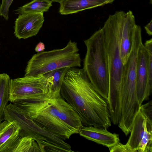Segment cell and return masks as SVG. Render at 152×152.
I'll use <instances>...</instances> for the list:
<instances>
[{
    "label": "cell",
    "instance_id": "cell-8",
    "mask_svg": "<svg viewBox=\"0 0 152 152\" xmlns=\"http://www.w3.org/2000/svg\"><path fill=\"white\" fill-rule=\"evenodd\" d=\"M4 120L16 123L20 128L19 134L21 137H30L38 143L41 142L44 139L45 129L27 116L22 109L12 103H10L6 106Z\"/></svg>",
    "mask_w": 152,
    "mask_h": 152
},
{
    "label": "cell",
    "instance_id": "cell-6",
    "mask_svg": "<svg viewBox=\"0 0 152 152\" xmlns=\"http://www.w3.org/2000/svg\"><path fill=\"white\" fill-rule=\"evenodd\" d=\"M142 41L141 28L136 24L133 33L131 50L124 65L121 83V104L126 108L134 107L139 104L136 86L137 56Z\"/></svg>",
    "mask_w": 152,
    "mask_h": 152
},
{
    "label": "cell",
    "instance_id": "cell-22",
    "mask_svg": "<svg viewBox=\"0 0 152 152\" xmlns=\"http://www.w3.org/2000/svg\"><path fill=\"white\" fill-rule=\"evenodd\" d=\"M144 132L137 149L138 152H152V131L148 129L147 127L146 120L144 122Z\"/></svg>",
    "mask_w": 152,
    "mask_h": 152
},
{
    "label": "cell",
    "instance_id": "cell-29",
    "mask_svg": "<svg viewBox=\"0 0 152 152\" xmlns=\"http://www.w3.org/2000/svg\"><path fill=\"white\" fill-rule=\"evenodd\" d=\"M150 3L151 4L152 3V0H150Z\"/></svg>",
    "mask_w": 152,
    "mask_h": 152
},
{
    "label": "cell",
    "instance_id": "cell-15",
    "mask_svg": "<svg viewBox=\"0 0 152 152\" xmlns=\"http://www.w3.org/2000/svg\"><path fill=\"white\" fill-rule=\"evenodd\" d=\"M114 0H64L60 4L59 12L61 15L78 12L112 3Z\"/></svg>",
    "mask_w": 152,
    "mask_h": 152
},
{
    "label": "cell",
    "instance_id": "cell-14",
    "mask_svg": "<svg viewBox=\"0 0 152 152\" xmlns=\"http://www.w3.org/2000/svg\"><path fill=\"white\" fill-rule=\"evenodd\" d=\"M52 100L59 112L60 119L79 132L83 126L80 117L74 108L61 95L52 99Z\"/></svg>",
    "mask_w": 152,
    "mask_h": 152
},
{
    "label": "cell",
    "instance_id": "cell-11",
    "mask_svg": "<svg viewBox=\"0 0 152 152\" xmlns=\"http://www.w3.org/2000/svg\"><path fill=\"white\" fill-rule=\"evenodd\" d=\"M79 134L80 136L87 140L109 148L117 144L120 141L118 134L111 133L106 128L93 126H83Z\"/></svg>",
    "mask_w": 152,
    "mask_h": 152
},
{
    "label": "cell",
    "instance_id": "cell-12",
    "mask_svg": "<svg viewBox=\"0 0 152 152\" xmlns=\"http://www.w3.org/2000/svg\"><path fill=\"white\" fill-rule=\"evenodd\" d=\"M148 79L147 51L142 42L137 53L136 78L137 93L141 105L145 99Z\"/></svg>",
    "mask_w": 152,
    "mask_h": 152
},
{
    "label": "cell",
    "instance_id": "cell-10",
    "mask_svg": "<svg viewBox=\"0 0 152 152\" xmlns=\"http://www.w3.org/2000/svg\"><path fill=\"white\" fill-rule=\"evenodd\" d=\"M44 21L43 13L19 15L15 21L14 34L19 39L35 36L42 27Z\"/></svg>",
    "mask_w": 152,
    "mask_h": 152
},
{
    "label": "cell",
    "instance_id": "cell-4",
    "mask_svg": "<svg viewBox=\"0 0 152 152\" xmlns=\"http://www.w3.org/2000/svg\"><path fill=\"white\" fill-rule=\"evenodd\" d=\"M79 50L77 43L69 40L62 48L38 52L27 62L24 76L39 77L58 69L80 67Z\"/></svg>",
    "mask_w": 152,
    "mask_h": 152
},
{
    "label": "cell",
    "instance_id": "cell-1",
    "mask_svg": "<svg viewBox=\"0 0 152 152\" xmlns=\"http://www.w3.org/2000/svg\"><path fill=\"white\" fill-rule=\"evenodd\" d=\"M60 93L74 108L83 126L107 129L111 126L107 102L95 91L83 69L72 67L68 69Z\"/></svg>",
    "mask_w": 152,
    "mask_h": 152
},
{
    "label": "cell",
    "instance_id": "cell-16",
    "mask_svg": "<svg viewBox=\"0 0 152 152\" xmlns=\"http://www.w3.org/2000/svg\"><path fill=\"white\" fill-rule=\"evenodd\" d=\"M145 118V117L139 110L134 118L130 132L131 134L126 143L133 152L137 151L139 143L143 135V122Z\"/></svg>",
    "mask_w": 152,
    "mask_h": 152
},
{
    "label": "cell",
    "instance_id": "cell-21",
    "mask_svg": "<svg viewBox=\"0 0 152 152\" xmlns=\"http://www.w3.org/2000/svg\"><path fill=\"white\" fill-rule=\"evenodd\" d=\"M13 152H41L36 141L29 136L21 137Z\"/></svg>",
    "mask_w": 152,
    "mask_h": 152
},
{
    "label": "cell",
    "instance_id": "cell-27",
    "mask_svg": "<svg viewBox=\"0 0 152 152\" xmlns=\"http://www.w3.org/2000/svg\"><path fill=\"white\" fill-rule=\"evenodd\" d=\"M147 33L149 36L152 35V20L145 27Z\"/></svg>",
    "mask_w": 152,
    "mask_h": 152
},
{
    "label": "cell",
    "instance_id": "cell-25",
    "mask_svg": "<svg viewBox=\"0 0 152 152\" xmlns=\"http://www.w3.org/2000/svg\"><path fill=\"white\" fill-rule=\"evenodd\" d=\"M109 149L110 152H133L126 144L124 145L120 142Z\"/></svg>",
    "mask_w": 152,
    "mask_h": 152
},
{
    "label": "cell",
    "instance_id": "cell-26",
    "mask_svg": "<svg viewBox=\"0 0 152 152\" xmlns=\"http://www.w3.org/2000/svg\"><path fill=\"white\" fill-rule=\"evenodd\" d=\"M45 49V44L43 42H40L36 45L34 50L36 52L38 53L43 51Z\"/></svg>",
    "mask_w": 152,
    "mask_h": 152
},
{
    "label": "cell",
    "instance_id": "cell-28",
    "mask_svg": "<svg viewBox=\"0 0 152 152\" xmlns=\"http://www.w3.org/2000/svg\"><path fill=\"white\" fill-rule=\"evenodd\" d=\"M51 1L52 2H57L60 3L62 1L64 0H49Z\"/></svg>",
    "mask_w": 152,
    "mask_h": 152
},
{
    "label": "cell",
    "instance_id": "cell-18",
    "mask_svg": "<svg viewBox=\"0 0 152 152\" xmlns=\"http://www.w3.org/2000/svg\"><path fill=\"white\" fill-rule=\"evenodd\" d=\"M49 0H33L14 11L16 14L25 13H40L48 11L52 6Z\"/></svg>",
    "mask_w": 152,
    "mask_h": 152
},
{
    "label": "cell",
    "instance_id": "cell-9",
    "mask_svg": "<svg viewBox=\"0 0 152 152\" xmlns=\"http://www.w3.org/2000/svg\"><path fill=\"white\" fill-rule=\"evenodd\" d=\"M113 15L116 25L120 54L124 65L131 49L133 31L136 24L135 18L131 10L126 13L116 11Z\"/></svg>",
    "mask_w": 152,
    "mask_h": 152
},
{
    "label": "cell",
    "instance_id": "cell-19",
    "mask_svg": "<svg viewBox=\"0 0 152 152\" xmlns=\"http://www.w3.org/2000/svg\"><path fill=\"white\" fill-rule=\"evenodd\" d=\"M10 80L7 74H0V123L4 120V109L9 101Z\"/></svg>",
    "mask_w": 152,
    "mask_h": 152
},
{
    "label": "cell",
    "instance_id": "cell-2",
    "mask_svg": "<svg viewBox=\"0 0 152 152\" xmlns=\"http://www.w3.org/2000/svg\"><path fill=\"white\" fill-rule=\"evenodd\" d=\"M84 42L87 50L83 69L95 91L107 100L109 71L103 28H99Z\"/></svg>",
    "mask_w": 152,
    "mask_h": 152
},
{
    "label": "cell",
    "instance_id": "cell-20",
    "mask_svg": "<svg viewBox=\"0 0 152 152\" xmlns=\"http://www.w3.org/2000/svg\"><path fill=\"white\" fill-rule=\"evenodd\" d=\"M147 51L148 83L145 100L149 99L152 90V39L146 40L144 45Z\"/></svg>",
    "mask_w": 152,
    "mask_h": 152
},
{
    "label": "cell",
    "instance_id": "cell-17",
    "mask_svg": "<svg viewBox=\"0 0 152 152\" xmlns=\"http://www.w3.org/2000/svg\"><path fill=\"white\" fill-rule=\"evenodd\" d=\"M69 68L66 67L58 69L44 74L48 78L49 93L51 99L61 95L60 90L62 81Z\"/></svg>",
    "mask_w": 152,
    "mask_h": 152
},
{
    "label": "cell",
    "instance_id": "cell-3",
    "mask_svg": "<svg viewBox=\"0 0 152 152\" xmlns=\"http://www.w3.org/2000/svg\"><path fill=\"white\" fill-rule=\"evenodd\" d=\"M103 28L109 71V86L107 103L109 111L115 113L121 110V83L124 65L120 52L115 20L110 15Z\"/></svg>",
    "mask_w": 152,
    "mask_h": 152
},
{
    "label": "cell",
    "instance_id": "cell-13",
    "mask_svg": "<svg viewBox=\"0 0 152 152\" xmlns=\"http://www.w3.org/2000/svg\"><path fill=\"white\" fill-rule=\"evenodd\" d=\"M19 130L14 121L5 120L0 123V152H13L21 137Z\"/></svg>",
    "mask_w": 152,
    "mask_h": 152
},
{
    "label": "cell",
    "instance_id": "cell-7",
    "mask_svg": "<svg viewBox=\"0 0 152 152\" xmlns=\"http://www.w3.org/2000/svg\"><path fill=\"white\" fill-rule=\"evenodd\" d=\"M51 99L49 94L47 77L24 76L10 80L9 101L40 102Z\"/></svg>",
    "mask_w": 152,
    "mask_h": 152
},
{
    "label": "cell",
    "instance_id": "cell-5",
    "mask_svg": "<svg viewBox=\"0 0 152 152\" xmlns=\"http://www.w3.org/2000/svg\"><path fill=\"white\" fill-rule=\"evenodd\" d=\"M12 103L22 109L38 126L64 140L79 133L60 119L59 112L52 99L40 102L20 101Z\"/></svg>",
    "mask_w": 152,
    "mask_h": 152
},
{
    "label": "cell",
    "instance_id": "cell-23",
    "mask_svg": "<svg viewBox=\"0 0 152 152\" xmlns=\"http://www.w3.org/2000/svg\"><path fill=\"white\" fill-rule=\"evenodd\" d=\"M140 110L145 117L147 121V127L148 129L152 130V101L148 102L146 104L141 105Z\"/></svg>",
    "mask_w": 152,
    "mask_h": 152
},
{
    "label": "cell",
    "instance_id": "cell-30",
    "mask_svg": "<svg viewBox=\"0 0 152 152\" xmlns=\"http://www.w3.org/2000/svg\"><path fill=\"white\" fill-rule=\"evenodd\" d=\"M1 4H0V6H1Z\"/></svg>",
    "mask_w": 152,
    "mask_h": 152
},
{
    "label": "cell",
    "instance_id": "cell-24",
    "mask_svg": "<svg viewBox=\"0 0 152 152\" xmlns=\"http://www.w3.org/2000/svg\"><path fill=\"white\" fill-rule=\"evenodd\" d=\"M13 0H2L0 7V16L7 20L9 19V9Z\"/></svg>",
    "mask_w": 152,
    "mask_h": 152
}]
</instances>
